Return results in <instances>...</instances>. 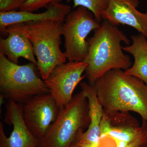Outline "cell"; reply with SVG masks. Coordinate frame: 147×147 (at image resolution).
I'll return each instance as SVG.
<instances>
[{"label": "cell", "instance_id": "ac0fdd59", "mask_svg": "<svg viewBox=\"0 0 147 147\" xmlns=\"http://www.w3.org/2000/svg\"><path fill=\"white\" fill-rule=\"evenodd\" d=\"M127 147H147V123L141 134Z\"/></svg>", "mask_w": 147, "mask_h": 147}, {"label": "cell", "instance_id": "5b68a950", "mask_svg": "<svg viewBox=\"0 0 147 147\" xmlns=\"http://www.w3.org/2000/svg\"><path fill=\"white\" fill-rule=\"evenodd\" d=\"M63 24L55 21L26 24L27 34L36 58L37 67L44 81L55 67L67 60L60 48Z\"/></svg>", "mask_w": 147, "mask_h": 147}, {"label": "cell", "instance_id": "8fae6325", "mask_svg": "<svg viewBox=\"0 0 147 147\" xmlns=\"http://www.w3.org/2000/svg\"><path fill=\"white\" fill-rule=\"evenodd\" d=\"M5 38H1L0 53L5 55L11 61L18 63L19 58L26 59L37 66L32 45L27 34L26 24L10 25L7 28Z\"/></svg>", "mask_w": 147, "mask_h": 147}, {"label": "cell", "instance_id": "277c9868", "mask_svg": "<svg viewBox=\"0 0 147 147\" xmlns=\"http://www.w3.org/2000/svg\"><path fill=\"white\" fill-rule=\"evenodd\" d=\"M32 63H13L0 53V91L4 98L24 104L35 96L50 93Z\"/></svg>", "mask_w": 147, "mask_h": 147}, {"label": "cell", "instance_id": "ffe728a7", "mask_svg": "<svg viewBox=\"0 0 147 147\" xmlns=\"http://www.w3.org/2000/svg\"><path fill=\"white\" fill-rule=\"evenodd\" d=\"M70 147H82L79 144V143L78 142H76L74 143L73 144L71 145Z\"/></svg>", "mask_w": 147, "mask_h": 147}, {"label": "cell", "instance_id": "9a60e30c", "mask_svg": "<svg viewBox=\"0 0 147 147\" xmlns=\"http://www.w3.org/2000/svg\"><path fill=\"white\" fill-rule=\"evenodd\" d=\"M108 0H73V7L81 6L90 11L99 22L102 21V14L108 7Z\"/></svg>", "mask_w": 147, "mask_h": 147}, {"label": "cell", "instance_id": "30bf717a", "mask_svg": "<svg viewBox=\"0 0 147 147\" xmlns=\"http://www.w3.org/2000/svg\"><path fill=\"white\" fill-rule=\"evenodd\" d=\"M139 0H108V7L102 14V20L115 26L132 27L147 38V11L137 10Z\"/></svg>", "mask_w": 147, "mask_h": 147}, {"label": "cell", "instance_id": "5bb4252c", "mask_svg": "<svg viewBox=\"0 0 147 147\" xmlns=\"http://www.w3.org/2000/svg\"><path fill=\"white\" fill-rule=\"evenodd\" d=\"M131 45L122 49L133 56L134 62L125 72L141 79L147 85V38L139 34L131 35Z\"/></svg>", "mask_w": 147, "mask_h": 147}, {"label": "cell", "instance_id": "e0dca14e", "mask_svg": "<svg viewBox=\"0 0 147 147\" xmlns=\"http://www.w3.org/2000/svg\"><path fill=\"white\" fill-rule=\"evenodd\" d=\"M26 0H0V12L16 11L20 9Z\"/></svg>", "mask_w": 147, "mask_h": 147}, {"label": "cell", "instance_id": "4fadbf2b", "mask_svg": "<svg viewBox=\"0 0 147 147\" xmlns=\"http://www.w3.org/2000/svg\"><path fill=\"white\" fill-rule=\"evenodd\" d=\"M80 86L81 91L88 100L90 122L87 130L81 134L77 142L79 144H94L100 136V125L104 110L94 85L82 82L80 83Z\"/></svg>", "mask_w": 147, "mask_h": 147}, {"label": "cell", "instance_id": "9c48e42d", "mask_svg": "<svg viewBox=\"0 0 147 147\" xmlns=\"http://www.w3.org/2000/svg\"><path fill=\"white\" fill-rule=\"evenodd\" d=\"M4 121L13 126L9 137L6 136L0 122V147H36L40 146V140L34 136L25 123L23 116V105L8 100L5 105Z\"/></svg>", "mask_w": 147, "mask_h": 147}, {"label": "cell", "instance_id": "8992f818", "mask_svg": "<svg viewBox=\"0 0 147 147\" xmlns=\"http://www.w3.org/2000/svg\"><path fill=\"white\" fill-rule=\"evenodd\" d=\"M67 14L63 24L64 54L68 61L82 62L86 57L89 44L87 37L100 26L90 11L83 7H76Z\"/></svg>", "mask_w": 147, "mask_h": 147}, {"label": "cell", "instance_id": "d6986e66", "mask_svg": "<svg viewBox=\"0 0 147 147\" xmlns=\"http://www.w3.org/2000/svg\"><path fill=\"white\" fill-rule=\"evenodd\" d=\"M80 145L82 147H96V143L94 144H82Z\"/></svg>", "mask_w": 147, "mask_h": 147}, {"label": "cell", "instance_id": "ba28073f", "mask_svg": "<svg viewBox=\"0 0 147 147\" xmlns=\"http://www.w3.org/2000/svg\"><path fill=\"white\" fill-rule=\"evenodd\" d=\"M59 107L50 93L35 96L23 105L25 123L32 134L40 141L56 120Z\"/></svg>", "mask_w": 147, "mask_h": 147}, {"label": "cell", "instance_id": "6da1fadb", "mask_svg": "<svg viewBox=\"0 0 147 147\" xmlns=\"http://www.w3.org/2000/svg\"><path fill=\"white\" fill-rule=\"evenodd\" d=\"M94 86L104 112H134L147 123V85L141 79L114 69Z\"/></svg>", "mask_w": 147, "mask_h": 147}, {"label": "cell", "instance_id": "2e32d148", "mask_svg": "<svg viewBox=\"0 0 147 147\" xmlns=\"http://www.w3.org/2000/svg\"><path fill=\"white\" fill-rule=\"evenodd\" d=\"M62 0H26L19 11L34 12L42 7H47L50 4L60 3Z\"/></svg>", "mask_w": 147, "mask_h": 147}, {"label": "cell", "instance_id": "44dd1931", "mask_svg": "<svg viewBox=\"0 0 147 147\" xmlns=\"http://www.w3.org/2000/svg\"><path fill=\"white\" fill-rule=\"evenodd\" d=\"M43 147L41 146H37V147Z\"/></svg>", "mask_w": 147, "mask_h": 147}, {"label": "cell", "instance_id": "52a82bcc", "mask_svg": "<svg viewBox=\"0 0 147 147\" xmlns=\"http://www.w3.org/2000/svg\"><path fill=\"white\" fill-rule=\"evenodd\" d=\"M87 66L84 61H68L55 67L44 80L59 109L71 101L74 90L86 76L82 75Z\"/></svg>", "mask_w": 147, "mask_h": 147}, {"label": "cell", "instance_id": "7a4b0ae2", "mask_svg": "<svg viewBox=\"0 0 147 147\" xmlns=\"http://www.w3.org/2000/svg\"><path fill=\"white\" fill-rule=\"evenodd\" d=\"M88 54L83 61L88 66L85 71L88 84L94 85L106 72L114 69L125 70L130 67V57L123 52L121 43L130 44V40L117 26L103 20L88 40Z\"/></svg>", "mask_w": 147, "mask_h": 147}, {"label": "cell", "instance_id": "3957f363", "mask_svg": "<svg viewBox=\"0 0 147 147\" xmlns=\"http://www.w3.org/2000/svg\"><path fill=\"white\" fill-rule=\"evenodd\" d=\"M90 122L88 100L81 91L59 109L56 120L40 141V146L70 147L88 128Z\"/></svg>", "mask_w": 147, "mask_h": 147}, {"label": "cell", "instance_id": "7c38bea8", "mask_svg": "<svg viewBox=\"0 0 147 147\" xmlns=\"http://www.w3.org/2000/svg\"><path fill=\"white\" fill-rule=\"evenodd\" d=\"M44 12L35 13L26 11L0 12V30L6 34L7 28L13 24L45 21L63 23L66 17L71 11V6L61 3H54L47 7Z\"/></svg>", "mask_w": 147, "mask_h": 147}]
</instances>
